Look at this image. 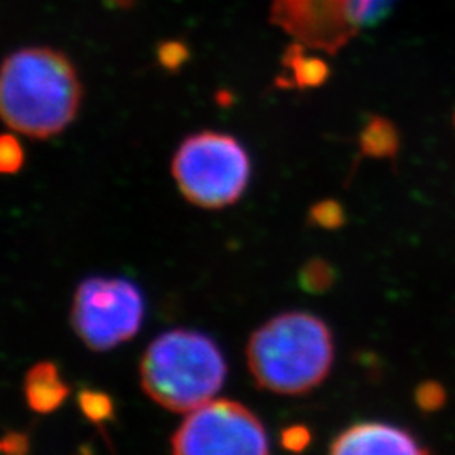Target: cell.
Here are the masks:
<instances>
[{
    "instance_id": "obj_1",
    "label": "cell",
    "mask_w": 455,
    "mask_h": 455,
    "mask_svg": "<svg viewBox=\"0 0 455 455\" xmlns=\"http://www.w3.org/2000/svg\"><path fill=\"white\" fill-rule=\"evenodd\" d=\"M83 86L61 51L19 49L0 66V120L31 139L68 129L82 107Z\"/></svg>"
},
{
    "instance_id": "obj_2",
    "label": "cell",
    "mask_w": 455,
    "mask_h": 455,
    "mask_svg": "<svg viewBox=\"0 0 455 455\" xmlns=\"http://www.w3.org/2000/svg\"><path fill=\"white\" fill-rule=\"evenodd\" d=\"M246 361L261 390L306 395L331 373L332 332L317 315L297 310L283 312L251 334Z\"/></svg>"
},
{
    "instance_id": "obj_3",
    "label": "cell",
    "mask_w": 455,
    "mask_h": 455,
    "mask_svg": "<svg viewBox=\"0 0 455 455\" xmlns=\"http://www.w3.org/2000/svg\"><path fill=\"white\" fill-rule=\"evenodd\" d=\"M225 356L212 338L189 331H167L148 344L140 361V385L157 405L189 413L208 403L227 379Z\"/></svg>"
},
{
    "instance_id": "obj_4",
    "label": "cell",
    "mask_w": 455,
    "mask_h": 455,
    "mask_svg": "<svg viewBox=\"0 0 455 455\" xmlns=\"http://www.w3.org/2000/svg\"><path fill=\"white\" fill-rule=\"evenodd\" d=\"M172 176L191 204L220 210L235 204L250 182L251 163L244 147L228 133L199 132L180 144Z\"/></svg>"
},
{
    "instance_id": "obj_5",
    "label": "cell",
    "mask_w": 455,
    "mask_h": 455,
    "mask_svg": "<svg viewBox=\"0 0 455 455\" xmlns=\"http://www.w3.org/2000/svg\"><path fill=\"white\" fill-rule=\"evenodd\" d=\"M146 304L125 278L95 276L80 283L71 307V325L92 351H108L131 341L144 321Z\"/></svg>"
},
{
    "instance_id": "obj_6",
    "label": "cell",
    "mask_w": 455,
    "mask_h": 455,
    "mask_svg": "<svg viewBox=\"0 0 455 455\" xmlns=\"http://www.w3.org/2000/svg\"><path fill=\"white\" fill-rule=\"evenodd\" d=\"M178 455H265L268 435L257 415L238 402L210 400L189 411L171 439Z\"/></svg>"
},
{
    "instance_id": "obj_7",
    "label": "cell",
    "mask_w": 455,
    "mask_h": 455,
    "mask_svg": "<svg viewBox=\"0 0 455 455\" xmlns=\"http://www.w3.org/2000/svg\"><path fill=\"white\" fill-rule=\"evenodd\" d=\"M272 20L297 43L331 54L359 29L355 0H272Z\"/></svg>"
},
{
    "instance_id": "obj_8",
    "label": "cell",
    "mask_w": 455,
    "mask_h": 455,
    "mask_svg": "<svg viewBox=\"0 0 455 455\" xmlns=\"http://www.w3.org/2000/svg\"><path fill=\"white\" fill-rule=\"evenodd\" d=\"M334 455L428 454L408 430L383 422L356 423L339 434L329 447Z\"/></svg>"
},
{
    "instance_id": "obj_9",
    "label": "cell",
    "mask_w": 455,
    "mask_h": 455,
    "mask_svg": "<svg viewBox=\"0 0 455 455\" xmlns=\"http://www.w3.org/2000/svg\"><path fill=\"white\" fill-rule=\"evenodd\" d=\"M24 396L28 407L33 411L48 415L63 407L66 398L69 396V387L54 363L41 361L26 374Z\"/></svg>"
},
{
    "instance_id": "obj_10",
    "label": "cell",
    "mask_w": 455,
    "mask_h": 455,
    "mask_svg": "<svg viewBox=\"0 0 455 455\" xmlns=\"http://www.w3.org/2000/svg\"><path fill=\"white\" fill-rule=\"evenodd\" d=\"M282 75L276 78V84L282 88L310 90L323 86L331 75V68L323 58L310 56L302 43L291 44L282 60Z\"/></svg>"
},
{
    "instance_id": "obj_11",
    "label": "cell",
    "mask_w": 455,
    "mask_h": 455,
    "mask_svg": "<svg viewBox=\"0 0 455 455\" xmlns=\"http://www.w3.org/2000/svg\"><path fill=\"white\" fill-rule=\"evenodd\" d=\"M400 132L385 116H370V120L359 133V150L363 157L395 161L400 152Z\"/></svg>"
},
{
    "instance_id": "obj_12",
    "label": "cell",
    "mask_w": 455,
    "mask_h": 455,
    "mask_svg": "<svg viewBox=\"0 0 455 455\" xmlns=\"http://www.w3.org/2000/svg\"><path fill=\"white\" fill-rule=\"evenodd\" d=\"M339 278L338 268L324 259H310L300 267L299 287L306 293L321 295L329 292Z\"/></svg>"
},
{
    "instance_id": "obj_13",
    "label": "cell",
    "mask_w": 455,
    "mask_h": 455,
    "mask_svg": "<svg viewBox=\"0 0 455 455\" xmlns=\"http://www.w3.org/2000/svg\"><path fill=\"white\" fill-rule=\"evenodd\" d=\"M78 407L90 422L97 423V425L114 419V400L105 391L90 390V388L80 391Z\"/></svg>"
},
{
    "instance_id": "obj_14",
    "label": "cell",
    "mask_w": 455,
    "mask_h": 455,
    "mask_svg": "<svg viewBox=\"0 0 455 455\" xmlns=\"http://www.w3.org/2000/svg\"><path fill=\"white\" fill-rule=\"evenodd\" d=\"M347 221V216L339 201L336 199H323L315 203L309 210L310 227L323 229H341Z\"/></svg>"
},
{
    "instance_id": "obj_15",
    "label": "cell",
    "mask_w": 455,
    "mask_h": 455,
    "mask_svg": "<svg viewBox=\"0 0 455 455\" xmlns=\"http://www.w3.org/2000/svg\"><path fill=\"white\" fill-rule=\"evenodd\" d=\"M26 154L16 135H0V174H16L24 165Z\"/></svg>"
},
{
    "instance_id": "obj_16",
    "label": "cell",
    "mask_w": 455,
    "mask_h": 455,
    "mask_svg": "<svg viewBox=\"0 0 455 455\" xmlns=\"http://www.w3.org/2000/svg\"><path fill=\"white\" fill-rule=\"evenodd\" d=\"M447 390L439 381L428 379L423 381L415 390V403L422 410L423 413H435L447 403Z\"/></svg>"
},
{
    "instance_id": "obj_17",
    "label": "cell",
    "mask_w": 455,
    "mask_h": 455,
    "mask_svg": "<svg viewBox=\"0 0 455 455\" xmlns=\"http://www.w3.org/2000/svg\"><path fill=\"white\" fill-rule=\"evenodd\" d=\"M393 0H355V16L359 28L376 24L390 12Z\"/></svg>"
},
{
    "instance_id": "obj_18",
    "label": "cell",
    "mask_w": 455,
    "mask_h": 455,
    "mask_svg": "<svg viewBox=\"0 0 455 455\" xmlns=\"http://www.w3.org/2000/svg\"><path fill=\"white\" fill-rule=\"evenodd\" d=\"M312 442V432L306 425H291L280 432V445L291 452L306 451Z\"/></svg>"
},
{
    "instance_id": "obj_19",
    "label": "cell",
    "mask_w": 455,
    "mask_h": 455,
    "mask_svg": "<svg viewBox=\"0 0 455 455\" xmlns=\"http://www.w3.org/2000/svg\"><path fill=\"white\" fill-rule=\"evenodd\" d=\"M29 451V439L20 432H9L0 437V452L2 454L20 455Z\"/></svg>"
},
{
    "instance_id": "obj_20",
    "label": "cell",
    "mask_w": 455,
    "mask_h": 455,
    "mask_svg": "<svg viewBox=\"0 0 455 455\" xmlns=\"http://www.w3.org/2000/svg\"><path fill=\"white\" fill-rule=\"evenodd\" d=\"M454 125H455V112H454Z\"/></svg>"
}]
</instances>
